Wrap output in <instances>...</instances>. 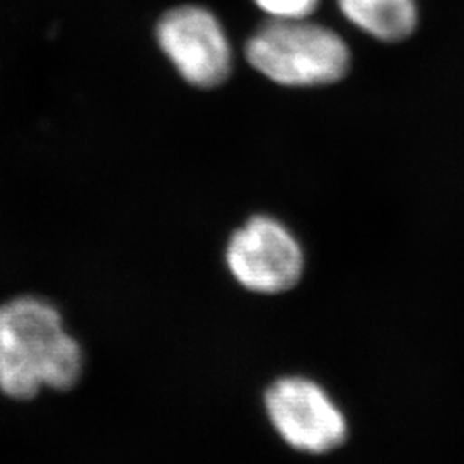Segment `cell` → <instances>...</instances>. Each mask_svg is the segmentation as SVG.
Wrapping results in <instances>:
<instances>
[{"label": "cell", "instance_id": "1", "mask_svg": "<svg viewBox=\"0 0 464 464\" xmlns=\"http://www.w3.org/2000/svg\"><path fill=\"white\" fill-rule=\"evenodd\" d=\"M83 351L47 299L21 296L0 304V392L17 401L44 389L69 391L83 373Z\"/></svg>", "mask_w": 464, "mask_h": 464}, {"label": "cell", "instance_id": "2", "mask_svg": "<svg viewBox=\"0 0 464 464\" xmlns=\"http://www.w3.org/2000/svg\"><path fill=\"white\" fill-rule=\"evenodd\" d=\"M249 64L284 86H320L343 80L348 44L331 28L303 19H270L246 45Z\"/></svg>", "mask_w": 464, "mask_h": 464}, {"label": "cell", "instance_id": "3", "mask_svg": "<svg viewBox=\"0 0 464 464\" xmlns=\"http://www.w3.org/2000/svg\"><path fill=\"white\" fill-rule=\"evenodd\" d=\"M232 277L258 295L293 289L304 270V255L295 234L274 217L256 216L232 234L226 249Z\"/></svg>", "mask_w": 464, "mask_h": 464}, {"label": "cell", "instance_id": "4", "mask_svg": "<svg viewBox=\"0 0 464 464\" xmlns=\"http://www.w3.org/2000/svg\"><path fill=\"white\" fill-rule=\"evenodd\" d=\"M266 411L282 440L306 454H325L344 444L348 423L331 396L304 377H284L266 389Z\"/></svg>", "mask_w": 464, "mask_h": 464}, {"label": "cell", "instance_id": "5", "mask_svg": "<svg viewBox=\"0 0 464 464\" xmlns=\"http://www.w3.org/2000/svg\"><path fill=\"white\" fill-rule=\"evenodd\" d=\"M157 40L188 83L214 88L231 72L232 50L220 21L198 5L169 11L157 26Z\"/></svg>", "mask_w": 464, "mask_h": 464}, {"label": "cell", "instance_id": "6", "mask_svg": "<svg viewBox=\"0 0 464 464\" xmlns=\"http://www.w3.org/2000/svg\"><path fill=\"white\" fill-rule=\"evenodd\" d=\"M339 11L363 34L382 42H399L415 32V0H337Z\"/></svg>", "mask_w": 464, "mask_h": 464}, {"label": "cell", "instance_id": "7", "mask_svg": "<svg viewBox=\"0 0 464 464\" xmlns=\"http://www.w3.org/2000/svg\"><path fill=\"white\" fill-rule=\"evenodd\" d=\"M270 19H303L312 16L318 0H255Z\"/></svg>", "mask_w": 464, "mask_h": 464}]
</instances>
